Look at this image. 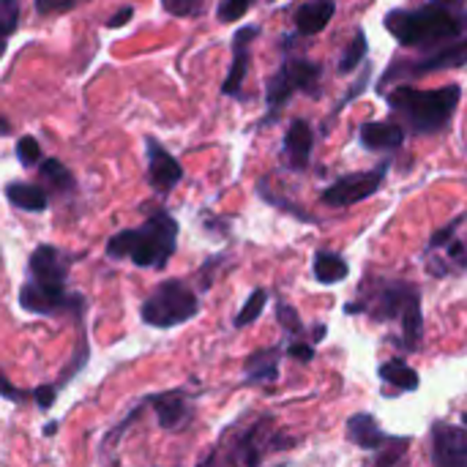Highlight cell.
Wrapping results in <instances>:
<instances>
[{
  "mask_svg": "<svg viewBox=\"0 0 467 467\" xmlns=\"http://www.w3.org/2000/svg\"><path fill=\"white\" fill-rule=\"evenodd\" d=\"M410 449V438H391L378 454H372V465H400Z\"/></svg>",
  "mask_w": 467,
  "mask_h": 467,
  "instance_id": "f1b7e54d",
  "label": "cell"
},
{
  "mask_svg": "<svg viewBox=\"0 0 467 467\" xmlns=\"http://www.w3.org/2000/svg\"><path fill=\"white\" fill-rule=\"evenodd\" d=\"M285 350H287V358H293L298 364H312L317 358L315 342H306V339H287Z\"/></svg>",
  "mask_w": 467,
  "mask_h": 467,
  "instance_id": "836d02e7",
  "label": "cell"
},
{
  "mask_svg": "<svg viewBox=\"0 0 467 467\" xmlns=\"http://www.w3.org/2000/svg\"><path fill=\"white\" fill-rule=\"evenodd\" d=\"M38 172H41V181L44 183H49V189L52 192H57V194H74L77 192V181H74V172L60 161V159H55V156H49V159H44L41 164H38Z\"/></svg>",
  "mask_w": 467,
  "mask_h": 467,
  "instance_id": "603a6c76",
  "label": "cell"
},
{
  "mask_svg": "<svg viewBox=\"0 0 467 467\" xmlns=\"http://www.w3.org/2000/svg\"><path fill=\"white\" fill-rule=\"evenodd\" d=\"M326 334H328V328H326L323 323H317V326L312 328V342H315V345H317V342H323V337H326Z\"/></svg>",
  "mask_w": 467,
  "mask_h": 467,
  "instance_id": "b9f144b4",
  "label": "cell"
},
{
  "mask_svg": "<svg viewBox=\"0 0 467 467\" xmlns=\"http://www.w3.org/2000/svg\"><path fill=\"white\" fill-rule=\"evenodd\" d=\"M57 391H60L57 383H44V386H36L33 389V397L30 400L38 405V410H49L55 405V400H57Z\"/></svg>",
  "mask_w": 467,
  "mask_h": 467,
  "instance_id": "f35d334b",
  "label": "cell"
},
{
  "mask_svg": "<svg viewBox=\"0 0 467 467\" xmlns=\"http://www.w3.org/2000/svg\"><path fill=\"white\" fill-rule=\"evenodd\" d=\"M391 170V159H383L378 167L372 170H361V172H348V175H339L323 194H320V202L323 205H331V208H348V205H356L372 194L380 192L386 175Z\"/></svg>",
  "mask_w": 467,
  "mask_h": 467,
  "instance_id": "30bf717a",
  "label": "cell"
},
{
  "mask_svg": "<svg viewBox=\"0 0 467 467\" xmlns=\"http://www.w3.org/2000/svg\"><path fill=\"white\" fill-rule=\"evenodd\" d=\"M55 432H57V421H49V424L44 427V435H47V438H52Z\"/></svg>",
  "mask_w": 467,
  "mask_h": 467,
  "instance_id": "7bdbcfd3",
  "label": "cell"
},
{
  "mask_svg": "<svg viewBox=\"0 0 467 467\" xmlns=\"http://www.w3.org/2000/svg\"><path fill=\"white\" fill-rule=\"evenodd\" d=\"M383 27L405 49H438L467 36V3L427 0L419 8H391Z\"/></svg>",
  "mask_w": 467,
  "mask_h": 467,
  "instance_id": "3957f363",
  "label": "cell"
},
{
  "mask_svg": "<svg viewBox=\"0 0 467 467\" xmlns=\"http://www.w3.org/2000/svg\"><path fill=\"white\" fill-rule=\"evenodd\" d=\"M337 14V0H306L296 8L293 14V25H296V36L298 38H312L320 30H326V25L334 19Z\"/></svg>",
  "mask_w": 467,
  "mask_h": 467,
  "instance_id": "d6986e66",
  "label": "cell"
},
{
  "mask_svg": "<svg viewBox=\"0 0 467 467\" xmlns=\"http://www.w3.org/2000/svg\"><path fill=\"white\" fill-rule=\"evenodd\" d=\"M14 153H16V159H19L22 167H36L41 161V145L30 134H25V137L16 140V150Z\"/></svg>",
  "mask_w": 467,
  "mask_h": 467,
  "instance_id": "1f68e13d",
  "label": "cell"
},
{
  "mask_svg": "<svg viewBox=\"0 0 467 467\" xmlns=\"http://www.w3.org/2000/svg\"><path fill=\"white\" fill-rule=\"evenodd\" d=\"M197 315H200V298L183 279L159 282L140 306V320L159 331L186 326Z\"/></svg>",
  "mask_w": 467,
  "mask_h": 467,
  "instance_id": "ba28073f",
  "label": "cell"
},
{
  "mask_svg": "<svg viewBox=\"0 0 467 467\" xmlns=\"http://www.w3.org/2000/svg\"><path fill=\"white\" fill-rule=\"evenodd\" d=\"M282 356H287L285 345H268V348L254 350L244 361V386L276 383L282 372Z\"/></svg>",
  "mask_w": 467,
  "mask_h": 467,
  "instance_id": "e0dca14e",
  "label": "cell"
},
{
  "mask_svg": "<svg viewBox=\"0 0 467 467\" xmlns=\"http://www.w3.org/2000/svg\"><path fill=\"white\" fill-rule=\"evenodd\" d=\"M79 254H71L52 244H38L27 257V274L19 287V309L38 317H63L71 315L77 323L85 320L88 301L82 293L68 290L71 265Z\"/></svg>",
  "mask_w": 467,
  "mask_h": 467,
  "instance_id": "7a4b0ae2",
  "label": "cell"
},
{
  "mask_svg": "<svg viewBox=\"0 0 467 467\" xmlns=\"http://www.w3.org/2000/svg\"><path fill=\"white\" fill-rule=\"evenodd\" d=\"M276 320H279V326L285 328V337H287V339H306V337H309V331H306L301 315H298L296 306H290L287 301H276ZM309 339H312V337H309Z\"/></svg>",
  "mask_w": 467,
  "mask_h": 467,
  "instance_id": "83f0119b",
  "label": "cell"
},
{
  "mask_svg": "<svg viewBox=\"0 0 467 467\" xmlns=\"http://www.w3.org/2000/svg\"><path fill=\"white\" fill-rule=\"evenodd\" d=\"M88 361H90V342H88V334H85V326L79 323V337H77V348H74V353H71V361L66 364V369L60 372V378H57V386L60 389H66L85 367H88Z\"/></svg>",
  "mask_w": 467,
  "mask_h": 467,
  "instance_id": "484cf974",
  "label": "cell"
},
{
  "mask_svg": "<svg viewBox=\"0 0 467 467\" xmlns=\"http://www.w3.org/2000/svg\"><path fill=\"white\" fill-rule=\"evenodd\" d=\"M296 438L276 424L271 413L263 416H244L233 421L211 449L200 460V465H260L276 451L296 449Z\"/></svg>",
  "mask_w": 467,
  "mask_h": 467,
  "instance_id": "5b68a950",
  "label": "cell"
},
{
  "mask_svg": "<svg viewBox=\"0 0 467 467\" xmlns=\"http://www.w3.org/2000/svg\"><path fill=\"white\" fill-rule=\"evenodd\" d=\"M5 200L25 213H44L49 208L47 189L38 183H27V181H8L5 183Z\"/></svg>",
  "mask_w": 467,
  "mask_h": 467,
  "instance_id": "44dd1931",
  "label": "cell"
},
{
  "mask_svg": "<svg viewBox=\"0 0 467 467\" xmlns=\"http://www.w3.org/2000/svg\"><path fill=\"white\" fill-rule=\"evenodd\" d=\"M430 451L438 467H467V427L435 421L430 430Z\"/></svg>",
  "mask_w": 467,
  "mask_h": 467,
  "instance_id": "7c38bea8",
  "label": "cell"
},
{
  "mask_svg": "<svg viewBox=\"0 0 467 467\" xmlns=\"http://www.w3.org/2000/svg\"><path fill=\"white\" fill-rule=\"evenodd\" d=\"M0 123H3V134H11V123H8V118H3Z\"/></svg>",
  "mask_w": 467,
  "mask_h": 467,
  "instance_id": "ee69618b",
  "label": "cell"
},
{
  "mask_svg": "<svg viewBox=\"0 0 467 467\" xmlns=\"http://www.w3.org/2000/svg\"><path fill=\"white\" fill-rule=\"evenodd\" d=\"M178 219L167 208L145 202V222L140 227H126L109 235L104 252L109 260H126L137 268L164 271L178 249Z\"/></svg>",
  "mask_w": 467,
  "mask_h": 467,
  "instance_id": "277c9868",
  "label": "cell"
},
{
  "mask_svg": "<svg viewBox=\"0 0 467 467\" xmlns=\"http://www.w3.org/2000/svg\"><path fill=\"white\" fill-rule=\"evenodd\" d=\"M462 421H465V427H467V413H462Z\"/></svg>",
  "mask_w": 467,
  "mask_h": 467,
  "instance_id": "f6af8a7d",
  "label": "cell"
},
{
  "mask_svg": "<svg viewBox=\"0 0 467 467\" xmlns=\"http://www.w3.org/2000/svg\"><path fill=\"white\" fill-rule=\"evenodd\" d=\"M19 0H0V27L5 33V38H11L16 33V25H19Z\"/></svg>",
  "mask_w": 467,
  "mask_h": 467,
  "instance_id": "e575fe53",
  "label": "cell"
},
{
  "mask_svg": "<svg viewBox=\"0 0 467 467\" xmlns=\"http://www.w3.org/2000/svg\"><path fill=\"white\" fill-rule=\"evenodd\" d=\"M369 77H372V66L367 63V66H364V74L358 77V82H356V85H353V88H350V90L345 93V99H342V101H339V104L334 107V118L339 115V109H342V107H348L350 101H356V99H358V96H361V93H364V90L369 88Z\"/></svg>",
  "mask_w": 467,
  "mask_h": 467,
  "instance_id": "8d00e7d4",
  "label": "cell"
},
{
  "mask_svg": "<svg viewBox=\"0 0 467 467\" xmlns=\"http://www.w3.org/2000/svg\"><path fill=\"white\" fill-rule=\"evenodd\" d=\"M462 99V85H443L421 90L413 85H397L386 90V104L397 120L405 123L413 137H435L449 129Z\"/></svg>",
  "mask_w": 467,
  "mask_h": 467,
  "instance_id": "8992f818",
  "label": "cell"
},
{
  "mask_svg": "<svg viewBox=\"0 0 467 467\" xmlns=\"http://www.w3.org/2000/svg\"><path fill=\"white\" fill-rule=\"evenodd\" d=\"M391 438H394V435H389V432L380 427L378 416H372V413H356V416L348 419V441H350L356 449H361V451L378 454Z\"/></svg>",
  "mask_w": 467,
  "mask_h": 467,
  "instance_id": "ac0fdd59",
  "label": "cell"
},
{
  "mask_svg": "<svg viewBox=\"0 0 467 467\" xmlns=\"http://www.w3.org/2000/svg\"><path fill=\"white\" fill-rule=\"evenodd\" d=\"M348 274H350V265H348V260L339 252H331V249H317L315 252V257H312V276H315L317 285H326V287L339 285V282L348 279Z\"/></svg>",
  "mask_w": 467,
  "mask_h": 467,
  "instance_id": "7402d4cb",
  "label": "cell"
},
{
  "mask_svg": "<svg viewBox=\"0 0 467 467\" xmlns=\"http://www.w3.org/2000/svg\"><path fill=\"white\" fill-rule=\"evenodd\" d=\"M367 52H369L367 33H364V27H356V33H353L350 44L345 47V52H342V57H339L337 71H339V74H353V71L367 60Z\"/></svg>",
  "mask_w": 467,
  "mask_h": 467,
  "instance_id": "d4e9b609",
  "label": "cell"
},
{
  "mask_svg": "<svg viewBox=\"0 0 467 467\" xmlns=\"http://www.w3.org/2000/svg\"><path fill=\"white\" fill-rule=\"evenodd\" d=\"M145 402L156 413V421L164 432H183L194 419V397L186 394L183 389L150 394L145 397Z\"/></svg>",
  "mask_w": 467,
  "mask_h": 467,
  "instance_id": "8fae6325",
  "label": "cell"
},
{
  "mask_svg": "<svg viewBox=\"0 0 467 467\" xmlns=\"http://www.w3.org/2000/svg\"><path fill=\"white\" fill-rule=\"evenodd\" d=\"M408 129L394 115L389 120H367L358 129V140L372 153H397L405 145Z\"/></svg>",
  "mask_w": 467,
  "mask_h": 467,
  "instance_id": "2e32d148",
  "label": "cell"
},
{
  "mask_svg": "<svg viewBox=\"0 0 467 467\" xmlns=\"http://www.w3.org/2000/svg\"><path fill=\"white\" fill-rule=\"evenodd\" d=\"M82 3H90V0H33V8L41 16H49V14H68Z\"/></svg>",
  "mask_w": 467,
  "mask_h": 467,
  "instance_id": "d590c367",
  "label": "cell"
},
{
  "mask_svg": "<svg viewBox=\"0 0 467 467\" xmlns=\"http://www.w3.org/2000/svg\"><path fill=\"white\" fill-rule=\"evenodd\" d=\"M315 150V129L306 118H293L282 140V164L290 172H306Z\"/></svg>",
  "mask_w": 467,
  "mask_h": 467,
  "instance_id": "9a60e30c",
  "label": "cell"
},
{
  "mask_svg": "<svg viewBox=\"0 0 467 467\" xmlns=\"http://www.w3.org/2000/svg\"><path fill=\"white\" fill-rule=\"evenodd\" d=\"M467 66V36L454 41V44H446V47H438V49H424L419 55H397L386 71L380 74L378 79V90L386 93L391 82H402V79H421V77H430V74H438V71H454V68H465Z\"/></svg>",
  "mask_w": 467,
  "mask_h": 467,
  "instance_id": "9c48e42d",
  "label": "cell"
},
{
  "mask_svg": "<svg viewBox=\"0 0 467 467\" xmlns=\"http://www.w3.org/2000/svg\"><path fill=\"white\" fill-rule=\"evenodd\" d=\"M257 194L268 202V205H274V208H279V211H287L290 216H296L298 222H317V216H312L309 211H304L293 197H287V194H276L274 192V186L265 181V178H260V183H257Z\"/></svg>",
  "mask_w": 467,
  "mask_h": 467,
  "instance_id": "cb8c5ba5",
  "label": "cell"
},
{
  "mask_svg": "<svg viewBox=\"0 0 467 467\" xmlns=\"http://www.w3.org/2000/svg\"><path fill=\"white\" fill-rule=\"evenodd\" d=\"M0 386H3V397H5V400H11V402H22V400L33 397V389H30V391H25V389H14V386H11V380H8L5 375L0 378Z\"/></svg>",
  "mask_w": 467,
  "mask_h": 467,
  "instance_id": "ab89813d",
  "label": "cell"
},
{
  "mask_svg": "<svg viewBox=\"0 0 467 467\" xmlns=\"http://www.w3.org/2000/svg\"><path fill=\"white\" fill-rule=\"evenodd\" d=\"M131 16H134V8H131V5H120V8L107 19V27H112V30H115V27H123Z\"/></svg>",
  "mask_w": 467,
  "mask_h": 467,
  "instance_id": "60d3db41",
  "label": "cell"
},
{
  "mask_svg": "<svg viewBox=\"0 0 467 467\" xmlns=\"http://www.w3.org/2000/svg\"><path fill=\"white\" fill-rule=\"evenodd\" d=\"M320 79H323V66L317 60H309L304 55H285L279 68L268 74L265 79V120L263 126H271L279 112L293 101L296 93H306L312 99L320 96Z\"/></svg>",
  "mask_w": 467,
  "mask_h": 467,
  "instance_id": "52a82bcc",
  "label": "cell"
},
{
  "mask_svg": "<svg viewBox=\"0 0 467 467\" xmlns=\"http://www.w3.org/2000/svg\"><path fill=\"white\" fill-rule=\"evenodd\" d=\"M252 3H257V0H219L216 19H219V22H224V25L238 22V19L252 8Z\"/></svg>",
  "mask_w": 467,
  "mask_h": 467,
  "instance_id": "d6a6232c",
  "label": "cell"
},
{
  "mask_svg": "<svg viewBox=\"0 0 467 467\" xmlns=\"http://www.w3.org/2000/svg\"><path fill=\"white\" fill-rule=\"evenodd\" d=\"M145 408H148V402L142 400V402H140V405H137L131 413H126V416H123V421H120V424H118V427H115V430H112V432H109V435L101 441V451H107V449H118V443H120L123 432H126V430H129V427H131V424H134L140 416H142V410H145Z\"/></svg>",
  "mask_w": 467,
  "mask_h": 467,
  "instance_id": "4dcf8cb0",
  "label": "cell"
},
{
  "mask_svg": "<svg viewBox=\"0 0 467 467\" xmlns=\"http://www.w3.org/2000/svg\"><path fill=\"white\" fill-rule=\"evenodd\" d=\"M145 159H148V186L159 194H170L186 175L183 164L156 137H145Z\"/></svg>",
  "mask_w": 467,
  "mask_h": 467,
  "instance_id": "4fadbf2b",
  "label": "cell"
},
{
  "mask_svg": "<svg viewBox=\"0 0 467 467\" xmlns=\"http://www.w3.org/2000/svg\"><path fill=\"white\" fill-rule=\"evenodd\" d=\"M378 378L383 380V394L386 397H400V394H413L421 389L419 372L405 361V358H389L378 367Z\"/></svg>",
  "mask_w": 467,
  "mask_h": 467,
  "instance_id": "ffe728a7",
  "label": "cell"
},
{
  "mask_svg": "<svg viewBox=\"0 0 467 467\" xmlns=\"http://www.w3.org/2000/svg\"><path fill=\"white\" fill-rule=\"evenodd\" d=\"M265 304H268V290H265V287H254V290L249 293L246 304H244V306L238 309V315L233 317V326H235V328L252 326V323L263 315Z\"/></svg>",
  "mask_w": 467,
  "mask_h": 467,
  "instance_id": "4316f807",
  "label": "cell"
},
{
  "mask_svg": "<svg viewBox=\"0 0 467 467\" xmlns=\"http://www.w3.org/2000/svg\"><path fill=\"white\" fill-rule=\"evenodd\" d=\"M260 38V25H244L241 30H235L233 36V60L227 68V77L222 82V93L230 99H241V88L244 79L249 74V63H252V44Z\"/></svg>",
  "mask_w": 467,
  "mask_h": 467,
  "instance_id": "5bb4252c",
  "label": "cell"
},
{
  "mask_svg": "<svg viewBox=\"0 0 467 467\" xmlns=\"http://www.w3.org/2000/svg\"><path fill=\"white\" fill-rule=\"evenodd\" d=\"M161 8H164L170 16H178V19H194V16H202V11H205V0H161Z\"/></svg>",
  "mask_w": 467,
  "mask_h": 467,
  "instance_id": "f546056e",
  "label": "cell"
},
{
  "mask_svg": "<svg viewBox=\"0 0 467 467\" xmlns=\"http://www.w3.org/2000/svg\"><path fill=\"white\" fill-rule=\"evenodd\" d=\"M224 260H227L224 254H213V257H208V260L197 268V279H200V290H202V293H205V290H211L213 276H216V271H213V268H219Z\"/></svg>",
  "mask_w": 467,
  "mask_h": 467,
  "instance_id": "74e56055",
  "label": "cell"
},
{
  "mask_svg": "<svg viewBox=\"0 0 467 467\" xmlns=\"http://www.w3.org/2000/svg\"><path fill=\"white\" fill-rule=\"evenodd\" d=\"M345 315H367L372 323H397L400 337L394 345L402 353H419L424 345V296L410 279L367 274L356 301L345 304Z\"/></svg>",
  "mask_w": 467,
  "mask_h": 467,
  "instance_id": "6da1fadb",
  "label": "cell"
}]
</instances>
